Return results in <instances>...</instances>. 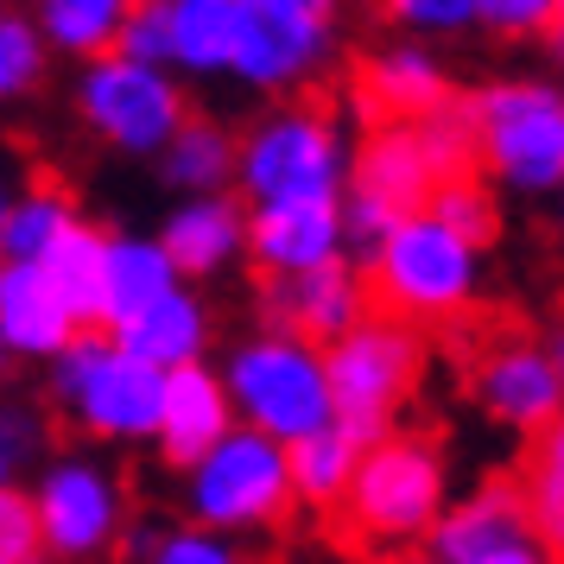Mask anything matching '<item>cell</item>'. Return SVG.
I'll return each mask as SVG.
<instances>
[{
    "instance_id": "1",
    "label": "cell",
    "mask_w": 564,
    "mask_h": 564,
    "mask_svg": "<svg viewBox=\"0 0 564 564\" xmlns=\"http://www.w3.org/2000/svg\"><path fill=\"white\" fill-rule=\"evenodd\" d=\"M368 305L393 311L406 324H457L463 311L482 299V248L457 235L444 216L412 209L361 254Z\"/></svg>"
},
{
    "instance_id": "2",
    "label": "cell",
    "mask_w": 564,
    "mask_h": 564,
    "mask_svg": "<svg viewBox=\"0 0 564 564\" xmlns=\"http://www.w3.org/2000/svg\"><path fill=\"white\" fill-rule=\"evenodd\" d=\"M444 501H451L444 451L419 432H381L375 444H361L336 520H343V539L361 552H406L432 539Z\"/></svg>"
},
{
    "instance_id": "3",
    "label": "cell",
    "mask_w": 564,
    "mask_h": 564,
    "mask_svg": "<svg viewBox=\"0 0 564 564\" xmlns=\"http://www.w3.org/2000/svg\"><path fill=\"white\" fill-rule=\"evenodd\" d=\"M469 147L488 178L513 197H552L564 178V83L501 77L482 83L469 102Z\"/></svg>"
},
{
    "instance_id": "4",
    "label": "cell",
    "mask_w": 564,
    "mask_h": 564,
    "mask_svg": "<svg viewBox=\"0 0 564 564\" xmlns=\"http://www.w3.org/2000/svg\"><path fill=\"white\" fill-rule=\"evenodd\" d=\"M324 368H330L336 425L375 444L381 432H393L400 406L425 381V330L368 305L336 343H324Z\"/></svg>"
},
{
    "instance_id": "5",
    "label": "cell",
    "mask_w": 564,
    "mask_h": 564,
    "mask_svg": "<svg viewBox=\"0 0 564 564\" xmlns=\"http://www.w3.org/2000/svg\"><path fill=\"white\" fill-rule=\"evenodd\" d=\"M184 508H191L197 527H216V533H235V539L280 533L292 508H299L285 444L235 419L229 432L184 469Z\"/></svg>"
},
{
    "instance_id": "6",
    "label": "cell",
    "mask_w": 564,
    "mask_h": 564,
    "mask_svg": "<svg viewBox=\"0 0 564 564\" xmlns=\"http://www.w3.org/2000/svg\"><path fill=\"white\" fill-rule=\"evenodd\" d=\"M52 400L64 406V419H77L83 432L102 437V444H153L165 368L128 356L96 324V330H77L52 356Z\"/></svg>"
},
{
    "instance_id": "7",
    "label": "cell",
    "mask_w": 564,
    "mask_h": 564,
    "mask_svg": "<svg viewBox=\"0 0 564 564\" xmlns=\"http://www.w3.org/2000/svg\"><path fill=\"white\" fill-rule=\"evenodd\" d=\"M349 140L324 102H280L235 140V184L248 204L280 197H343Z\"/></svg>"
},
{
    "instance_id": "8",
    "label": "cell",
    "mask_w": 564,
    "mask_h": 564,
    "mask_svg": "<svg viewBox=\"0 0 564 564\" xmlns=\"http://www.w3.org/2000/svg\"><path fill=\"white\" fill-rule=\"evenodd\" d=\"M223 381H229L235 419L267 437H280V444H292V437H305L336 419L324 343H311V336H292V330L267 324L260 336L229 349Z\"/></svg>"
},
{
    "instance_id": "9",
    "label": "cell",
    "mask_w": 564,
    "mask_h": 564,
    "mask_svg": "<svg viewBox=\"0 0 564 564\" xmlns=\"http://www.w3.org/2000/svg\"><path fill=\"white\" fill-rule=\"evenodd\" d=\"M336 52V0H235L229 77L260 96L305 89Z\"/></svg>"
},
{
    "instance_id": "10",
    "label": "cell",
    "mask_w": 564,
    "mask_h": 564,
    "mask_svg": "<svg viewBox=\"0 0 564 564\" xmlns=\"http://www.w3.org/2000/svg\"><path fill=\"white\" fill-rule=\"evenodd\" d=\"M77 115L102 147H115V153H128V159H147L178 133V121L191 108H184L178 83H172L165 64L102 52V57H83Z\"/></svg>"
},
{
    "instance_id": "11",
    "label": "cell",
    "mask_w": 564,
    "mask_h": 564,
    "mask_svg": "<svg viewBox=\"0 0 564 564\" xmlns=\"http://www.w3.org/2000/svg\"><path fill=\"white\" fill-rule=\"evenodd\" d=\"M432 165L419 153V133L412 121H375L368 140L349 153V178H343V229H349V248L368 254L400 216L425 209L432 197Z\"/></svg>"
},
{
    "instance_id": "12",
    "label": "cell",
    "mask_w": 564,
    "mask_h": 564,
    "mask_svg": "<svg viewBox=\"0 0 564 564\" xmlns=\"http://www.w3.org/2000/svg\"><path fill=\"white\" fill-rule=\"evenodd\" d=\"M32 508H39V539L57 564H96L121 539L128 495L115 469H102L96 457H57L32 488Z\"/></svg>"
},
{
    "instance_id": "13",
    "label": "cell",
    "mask_w": 564,
    "mask_h": 564,
    "mask_svg": "<svg viewBox=\"0 0 564 564\" xmlns=\"http://www.w3.org/2000/svg\"><path fill=\"white\" fill-rule=\"evenodd\" d=\"M476 406L508 425V432H545L564 412V375L545 343H495L482 361H476Z\"/></svg>"
},
{
    "instance_id": "14",
    "label": "cell",
    "mask_w": 564,
    "mask_h": 564,
    "mask_svg": "<svg viewBox=\"0 0 564 564\" xmlns=\"http://www.w3.org/2000/svg\"><path fill=\"white\" fill-rule=\"evenodd\" d=\"M260 311H267L273 330L336 343L368 311V280L349 260H324V267H305V273H260Z\"/></svg>"
},
{
    "instance_id": "15",
    "label": "cell",
    "mask_w": 564,
    "mask_h": 564,
    "mask_svg": "<svg viewBox=\"0 0 564 564\" xmlns=\"http://www.w3.org/2000/svg\"><path fill=\"white\" fill-rule=\"evenodd\" d=\"M349 254L343 197H280L248 209V260L254 273H305Z\"/></svg>"
},
{
    "instance_id": "16",
    "label": "cell",
    "mask_w": 564,
    "mask_h": 564,
    "mask_svg": "<svg viewBox=\"0 0 564 564\" xmlns=\"http://www.w3.org/2000/svg\"><path fill=\"white\" fill-rule=\"evenodd\" d=\"M229 425H235L229 381L209 361L165 368V400H159V425H153V451L165 469H191Z\"/></svg>"
},
{
    "instance_id": "17",
    "label": "cell",
    "mask_w": 564,
    "mask_h": 564,
    "mask_svg": "<svg viewBox=\"0 0 564 564\" xmlns=\"http://www.w3.org/2000/svg\"><path fill=\"white\" fill-rule=\"evenodd\" d=\"M356 102L368 121H425L437 108H451V70L425 52L419 39L368 52L356 70Z\"/></svg>"
},
{
    "instance_id": "18",
    "label": "cell",
    "mask_w": 564,
    "mask_h": 564,
    "mask_svg": "<svg viewBox=\"0 0 564 564\" xmlns=\"http://www.w3.org/2000/svg\"><path fill=\"white\" fill-rule=\"evenodd\" d=\"M159 241L178 267V280H216L248 254V209L235 204L229 191H197L191 204L165 216Z\"/></svg>"
},
{
    "instance_id": "19",
    "label": "cell",
    "mask_w": 564,
    "mask_h": 564,
    "mask_svg": "<svg viewBox=\"0 0 564 564\" xmlns=\"http://www.w3.org/2000/svg\"><path fill=\"white\" fill-rule=\"evenodd\" d=\"M108 336L128 356L153 361V368H184V361H204V349H209V305L178 280L172 292H159L153 305H140L133 317L108 324Z\"/></svg>"
},
{
    "instance_id": "20",
    "label": "cell",
    "mask_w": 564,
    "mask_h": 564,
    "mask_svg": "<svg viewBox=\"0 0 564 564\" xmlns=\"http://www.w3.org/2000/svg\"><path fill=\"white\" fill-rule=\"evenodd\" d=\"M527 527H533L527 495L513 482H482V488H469L463 501H444V513H437V527H432V552L451 564H469L476 552L527 533Z\"/></svg>"
},
{
    "instance_id": "21",
    "label": "cell",
    "mask_w": 564,
    "mask_h": 564,
    "mask_svg": "<svg viewBox=\"0 0 564 564\" xmlns=\"http://www.w3.org/2000/svg\"><path fill=\"white\" fill-rule=\"evenodd\" d=\"M70 336H77V317L45 285V273L32 260H13L0 273V343L13 356H57Z\"/></svg>"
},
{
    "instance_id": "22",
    "label": "cell",
    "mask_w": 564,
    "mask_h": 564,
    "mask_svg": "<svg viewBox=\"0 0 564 564\" xmlns=\"http://www.w3.org/2000/svg\"><path fill=\"white\" fill-rule=\"evenodd\" d=\"M102 260H108V229L83 223V216L32 260L45 273V285L64 299V311L77 317V330H96L102 324Z\"/></svg>"
},
{
    "instance_id": "23",
    "label": "cell",
    "mask_w": 564,
    "mask_h": 564,
    "mask_svg": "<svg viewBox=\"0 0 564 564\" xmlns=\"http://www.w3.org/2000/svg\"><path fill=\"white\" fill-rule=\"evenodd\" d=\"M178 285V267L165 254L159 235H115L108 229V260H102V330L153 305L159 292Z\"/></svg>"
},
{
    "instance_id": "24",
    "label": "cell",
    "mask_w": 564,
    "mask_h": 564,
    "mask_svg": "<svg viewBox=\"0 0 564 564\" xmlns=\"http://www.w3.org/2000/svg\"><path fill=\"white\" fill-rule=\"evenodd\" d=\"M356 457H361V437L343 432V425H317V432L292 437L285 444V463H292V495L299 508H317V513H336L343 495H349V476H356Z\"/></svg>"
},
{
    "instance_id": "25",
    "label": "cell",
    "mask_w": 564,
    "mask_h": 564,
    "mask_svg": "<svg viewBox=\"0 0 564 564\" xmlns=\"http://www.w3.org/2000/svg\"><path fill=\"white\" fill-rule=\"evenodd\" d=\"M159 172L172 191L197 197V191H229L235 184V133L209 115H184L178 133L159 147Z\"/></svg>"
},
{
    "instance_id": "26",
    "label": "cell",
    "mask_w": 564,
    "mask_h": 564,
    "mask_svg": "<svg viewBox=\"0 0 564 564\" xmlns=\"http://www.w3.org/2000/svg\"><path fill=\"white\" fill-rule=\"evenodd\" d=\"M70 223H77V191L57 178V172H39L7 204V223H0V254H7V267L13 260H39Z\"/></svg>"
},
{
    "instance_id": "27",
    "label": "cell",
    "mask_w": 564,
    "mask_h": 564,
    "mask_svg": "<svg viewBox=\"0 0 564 564\" xmlns=\"http://www.w3.org/2000/svg\"><path fill=\"white\" fill-rule=\"evenodd\" d=\"M172 20V64L184 77H229L235 0H165Z\"/></svg>"
},
{
    "instance_id": "28",
    "label": "cell",
    "mask_w": 564,
    "mask_h": 564,
    "mask_svg": "<svg viewBox=\"0 0 564 564\" xmlns=\"http://www.w3.org/2000/svg\"><path fill=\"white\" fill-rule=\"evenodd\" d=\"M133 0H32V20L45 32V45L64 57H102L121 39Z\"/></svg>"
},
{
    "instance_id": "29",
    "label": "cell",
    "mask_w": 564,
    "mask_h": 564,
    "mask_svg": "<svg viewBox=\"0 0 564 564\" xmlns=\"http://www.w3.org/2000/svg\"><path fill=\"white\" fill-rule=\"evenodd\" d=\"M520 495H527V513H533V527L545 533V545L564 558V412L545 432H533V457H527Z\"/></svg>"
},
{
    "instance_id": "30",
    "label": "cell",
    "mask_w": 564,
    "mask_h": 564,
    "mask_svg": "<svg viewBox=\"0 0 564 564\" xmlns=\"http://www.w3.org/2000/svg\"><path fill=\"white\" fill-rule=\"evenodd\" d=\"M52 70V45L32 13H7L0 7V102H26Z\"/></svg>"
},
{
    "instance_id": "31",
    "label": "cell",
    "mask_w": 564,
    "mask_h": 564,
    "mask_svg": "<svg viewBox=\"0 0 564 564\" xmlns=\"http://www.w3.org/2000/svg\"><path fill=\"white\" fill-rule=\"evenodd\" d=\"M425 209H432V216H444L457 235H469L476 248H488V241L501 235V204H495V191H488V184H476L469 172H457V178H437L432 197H425Z\"/></svg>"
},
{
    "instance_id": "32",
    "label": "cell",
    "mask_w": 564,
    "mask_h": 564,
    "mask_svg": "<svg viewBox=\"0 0 564 564\" xmlns=\"http://www.w3.org/2000/svg\"><path fill=\"white\" fill-rule=\"evenodd\" d=\"M147 564H254L241 552L235 533H216V527H172V533H153L147 545Z\"/></svg>"
},
{
    "instance_id": "33",
    "label": "cell",
    "mask_w": 564,
    "mask_h": 564,
    "mask_svg": "<svg viewBox=\"0 0 564 564\" xmlns=\"http://www.w3.org/2000/svg\"><path fill=\"white\" fill-rule=\"evenodd\" d=\"M412 133H419V153H425V165H432V178H457V172H469L476 165V147H469V121H463V108H437V115H425V121H412Z\"/></svg>"
},
{
    "instance_id": "34",
    "label": "cell",
    "mask_w": 564,
    "mask_h": 564,
    "mask_svg": "<svg viewBox=\"0 0 564 564\" xmlns=\"http://www.w3.org/2000/svg\"><path fill=\"white\" fill-rule=\"evenodd\" d=\"M476 26L501 45H527V39H552L558 26V0H476Z\"/></svg>"
},
{
    "instance_id": "35",
    "label": "cell",
    "mask_w": 564,
    "mask_h": 564,
    "mask_svg": "<svg viewBox=\"0 0 564 564\" xmlns=\"http://www.w3.org/2000/svg\"><path fill=\"white\" fill-rule=\"evenodd\" d=\"M381 7L412 39H451V32L476 26V0H381Z\"/></svg>"
},
{
    "instance_id": "36",
    "label": "cell",
    "mask_w": 564,
    "mask_h": 564,
    "mask_svg": "<svg viewBox=\"0 0 564 564\" xmlns=\"http://www.w3.org/2000/svg\"><path fill=\"white\" fill-rule=\"evenodd\" d=\"M39 552H45V539H39L32 495L13 482H0V564H32Z\"/></svg>"
},
{
    "instance_id": "37",
    "label": "cell",
    "mask_w": 564,
    "mask_h": 564,
    "mask_svg": "<svg viewBox=\"0 0 564 564\" xmlns=\"http://www.w3.org/2000/svg\"><path fill=\"white\" fill-rule=\"evenodd\" d=\"M115 52L147 57V64H172V20H165V0H133Z\"/></svg>"
},
{
    "instance_id": "38",
    "label": "cell",
    "mask_w": 564,
    "mask_h": 564,
    "mask_svg": "<svg viewBox=\"0 0 564 564\" xmlns=\"http://www.w3.org/2000/svg\"><path fill=\"white\" fill-rule=\"evenodd\" d=\"M0 451L13 463H32L52 451V425H45V412L39 406H13V400H0Z\"/></svg>"
},
{
    "instance_id": "39",
    "label": "cell",
    "mask_w": 564,
    "mask_h": 564,
    "mask_svg": "<svg viewBox=\"0 0 564 564\" xmlns=\"http://www.w3.org/2000/svg\"><path fill=\"white\" fill-rule=\"evenodd\" d=\"M469 564H558V552L545 545V533H539V527H527V533H513V539H501V545L476 552Z\"/></svg>"
},
{
    "instance_id": "40",
    "label": "cell",
    "mask_w": 564,
    "mask_h": 564,
    "mask_svg": "<svg viewBox=\"0 0 564 564\" xmlns=\"http://www.w3.org/2000/svg\"><path fill=\"white\" fill-rule=\"evenodd\" d=\"M545 349H552V361H558V375H564V324H558V336H552Z\"/></svg>"
},
{
    "instance_id": "41",
    "label": "cell",
    "mask_w": 564,
    "mask_h": 564,
    "mask_svg": "<svg viewBox=\"0 0 564 564\" xmlns=\"http://www.w3.org/2000/svg\"><path fill=\"white\" fill-rule=\"evenodd\" d=\"M13 476H20V463H13L7 451H0V482H13Z\"/></svg>"
},
{
    "instance_id": "42",
    "label": "cell",
    "mask_w": 564,
    "mask_h": 564,
    "mask_svg": "<svg viewBox=\"0 0 564 564\" xmlns=\"http://www.w3.org/2000/svg\"><path fill=\"white\" fill-rule=\"evenodd\" d=\"M552 45L564 52V0H558V26H552Z\"/></svg>"
},
{
    "instance_id": "43",
    "label": "cell",
    "mask_w": 564,
    "mask_h": 564,
    "mask_svg": "<svg viewBox=\"0 0 564 564\" xmlns=\"http://www.w3.org/2000/svg\"><path fill=\"white\" fill-rule=\"evenodd\" d=\"M400 564H451V558H437V552H419V558H400Z\"/></svg>"
},
{
    "instance_id": "44",
    "label": "cell",
    "mask_w": 564,
    "mask_h": 564,
    "mask_svg": "<svg viewBox=\"0 0 564 564\" xmlns=\"http://www.w3.org/2000/svg\"><path fill=\"white\" fill-rule=\"evenodd\" d=\"M7 204H13V191H7V178H0V223H7Z\"/></svg>"
},
{
    "instance_id": "45",
    "label": "cell",
    "mask_w": 564,
    "mask_h": 564,
    "mask_svg": "<svg viewBox=\"0 0 564 564\" xmlns=\"http://www.w3.org/2000/svg\"><path fill=\"white\" fill-rule=\"evenodd\" d=\"M552 197H558V229H564V178H558V191H552Z\"/></svg>"
},
{
    "instance_id": "46",
    "label": "cell",
    "mask_w": 564,
    "mask_h": 564,
    "mask_svg": "<svg viewBox=\"0 0 564 564\" xmlns=\"http://www.w3.org/2000/svg\"><path fill=\"white\" fill-rule=\"evenodd\" d=\"M0 273H7V260H0Z\"/></svg>"
},
{
    "instance_id": "47",
    "label": "cell",
    "mask_w": 564,
    "mask_h": 564,
    "mask_svg": "<svg viewBox=\"0 0 564 564\" xmlns=\"http://www.w3.org/2000/svg\"><path fill=\"white\" fill-rule=\"evenodd\" d=\"M558 564H564V558H558Z\"/></svg>"
}]
</instances>
